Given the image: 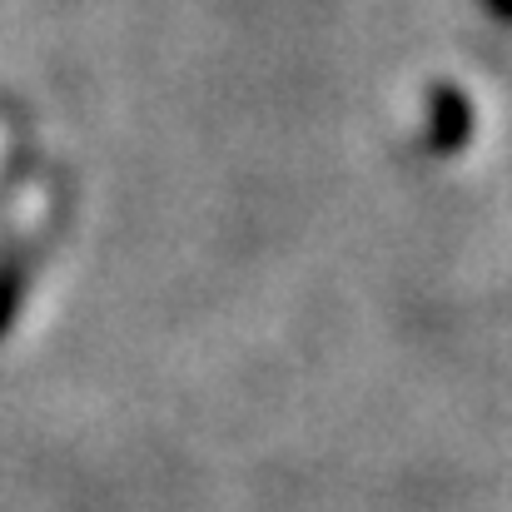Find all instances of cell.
Returning a JSON list of instances; mask_svg holds the SVG:
<instances>
[{
    "label": "cell",
    "mask_w": 512,
    "mask_h": 512,
    "mask_svg": "<svg viewBox=\"0 0 512 512\" xmlns=\"http://www.w3.org/2000/svg\"><path fill=\"white\" fill-rule=\"evenodd\" d=\"M30 209H20V219L5 229V244H0V334L15 324V309H20V294L30 284Z\"/></svg>",
    "instance_id": "obj_1"
},
{
    "label": "cell",
    "mask_w": 512,
    "mask_h": 512,
    "mask_svg": "<svg viewBox=\"0 0 512 512\" xmlns=\"http://www.w3.org/2000/svg\"><path fill=\"white\" fill-rule=\"evenodd\" d=\"M458 125L468 130V105H463L453 90H443V95H438V130H433V145H438V150H448Z\"/></svg>",
    "instance_id": "obj_2"
}]
</instances>
